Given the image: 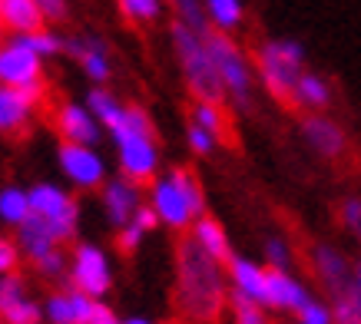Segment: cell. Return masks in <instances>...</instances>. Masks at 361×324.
Returning <instances> with one entry per match:
<instances>
[{
    "label": "cell",
    "mask_w": 361,
    "mask_h": 324,
    "mask_svg": "<svg viewBox=\"0 0 361 324\" xmlns=\"http://www.w3.org/2000/svg\"><path fill=\"white\" fill-rule=\"evenodd\" d=\"M176 311L186 321L212 324L219 321L229 301L226 292V265L209 255L196 238L189 235L176 245Z\"/></svg>",
    "instance_id": "6da1fadb"
},
{
    "label": "cell",
    "mask_w": 361,
    "mask_h": 324,
    "mask_svg": "<svg viewBox=\"0 0 361 324\" xmlns=\"http://www.w3.org/2000/svg\"><path fill=\"white\" fill-rule=\"evenodd\" d=\"M149 206L156 208L159 222L176 232L196 225L206 216V195H202V182L199 175L186 166H176L169 175L156 179L149 189Z\"/></svg>",
    "instance_id": "7a4b0ae2"
},
{
    "label": "cell",
    "mask_w": 361,
    "mask_h": 324,
    "mask_svg": "<svg viewBox=\"0 0 361 324\" xmlns=\"http://www.w3.org/2000/svg\"><path fill=\"white\" fill-rule=\"evenodd\" d=\"M169 40H173L176 60H179V70H183V80H186L192 99L226 103V87H222V76H219V70H216V60L209 54L206 37L196 30H189L186 23L173 20Z\"/></svg>",
    "instance_id": "3957f363"
},
{
    "label": "cell",
    "mask_w": 361,
    "mask_h": 324,
    "mask_svg": "<svg viewBox=\"0 0 361 324\" xmlns=\"http://www.w3.org/2000/svg\"><path fill=\"white\" fill-rule=\"evenodd\" d=\"M255 70L275 103L295 106L298 76L305 73V46L298 40H265L255 54Z\"/></svg>",
    "instance_id": "277c9868"
},
{
    "label": "cell",
    "mask_w": 361,
    "mask_h": 324,
    "mask_svg": "<svg viewBox=\"0 0 361 324\" xmlns=\"http://www.w3.org/2000/svg\"><path fill=\"white\" fill-rule=\"evenodd\" d=\"M206 44H209L212 60H216V70H219V76H222L226 96L232 99V106L245 113V109L252 106V80H255L245 50L232 40V33H222V30L209 33Z\"/></svg>",
    "instance_id": "5b68a950"
},
{
    "label": "cell",
    "mask_w": 361,
    "mask_h": 324,
    "mask_svg": "<svg viewBox=\"0 0 361 324\" xmlns=\"http://www.w3.org/2000/svg\"><path fill=\"white\" fill-rule=\"evenodd\" d=\"M17 245H20V255H27V261L44 278H60L63 275L66 258L60 251L63 242L54 235V228L47 225L40 216H30L23 225H17Z\"/></svg>",
    "instance_id": "8992f818"
},
{
    "label": "cell",
    "mask_w": 361,
    "mask_h": 324,
    "mask_svg": "<svg viewBox=\"0 0 361 324\" xmlns=\"http://www.w3.org/2000/svg\"><path fill=\"white\" fill-rule=\"evenodd\" d=\"M30 212L40 216L47 225L54 228V235L60 242H70L77 235V199L70 192H63L60 185H50V182H40L30 189Z\"/></svg>",
    "instance_id": "52a82bcc"
},
{
    "label": "cell",
    "mask_w": 361,
    "mask_h": 324,
    "mask_svg": "<svg viewBox=\"0 0 361 324\" xmlns=\"http://www.w3.org/2000/svg\"><path fill=\"white\" fill-rule=\"evenodd\" d=\"M44 80V56L33 54L20 37H11L0 44V87L23 89Z\"/></svg>",
    "instance_id": "ba28073f"
},
{
    "label": "cell",
    "mask_w": 361,
    "mask_h": 324,
    "mask_svg": "<svg viewBox=\"0 0 361 324\" xmlns=\"http://www.w3.org/2000/svg\"><path fill=\"white\" fill-rule=\"evenodd\" d=\"M113 275H110V261L103 255V249L97 245H77L73 261H70V288L90 294L93 301H99L103 294L110 292Z\"/></svg>",
    "instance_id": "9c48e42d"
},
{
    "label": "cell",
    "mask_w": 361,
    "mask_h": 324,
    "mask_svg": "<svg viewBox=\"0 0 361 324\" xmlns=\"http://www.w3.org/2000/svg\"><path fill=\"white\" fill-rule=\"evenodd\" d=\"M56 159H60L63 175L77 185V189H99V185H106V166H103V156L93 152V146L60 142Z\"/></svg>",
    "instance_id": "30bf717a"
},
{
    "label": "cell",
    "mask_w": 361,
    "mask_h": 324,
    "mask_svg": "<svg viewBox=\"0 0 361 324\" xmlns=\"http://www.w3.org/2000/svg\"><path fill=\"white\" fill-rule=\"evenodd\" d=\"M302 136L322 159H341L348 152V132L341 130L338 123L325 113H305L302 119Z\"/></svg>",
    "instance_id": "8fae6325"
},
{
    "label": "cell",
    "mask_w": 361,
    "mask_h": 324,
    "mask_svg": "<svg viewBox=\"0 0 361 324\" xmlns=\"http://www.w3.org/2000/svg\"><path fill=\"white\" fill-rule=\"evenodd\" d=\"M120 149V169L126 179L140 185L156 182V169H159V149H156V136H136L116 146Z\"/></svg>",
    "instance_id": "7c38bea8"
},
{
    "label": "cell",
    "mask_w": 361,
    "mask_h": 324,
    "mask_svg": "<svg viewBox=\"0 0 361 324\" xmlns=\"http://www.w3.org/2000/svg\"><path fill=\"white\" fill-rule=\"evenodd\" d=\"M54 126L63 142L93 146L99 139V119L90 113V106H80V103H70V99L54 109Z\"/></svg>",
    "instance_id": "4fadbf2b"
},
{
    "label": "cell",
    "mask_w": 361,
    "mask_h": 324,
    "mask_svg": "<svg viewBox=\"0 0 361 324\" xmlns=\"http://www.w3.org/2000/svg\"><path fill=\"white\" fill-rule=\"evenodd\" d=\"M312 268H315L318 281L329 288V294H338L355 285V265L331 245H315L312 249Z\"/></svg>",
    "instance_id": "5bb4252c"
},
{
    "label": "cell",
    "mask_w": 361,
    "mask_h": 324,
    "mask_svg": "<svg viewBox=\"0 0 361 324\" xmlns=\"http://www.w3.org/2000/svg\"><path fill=\"white\" fill-rule=\"evenodd\" d=\"M140 182H133L126 175L120 179H110L103 185V208H106V218H110L116 228L130 225L133 216L140 212Z\"/></svg>",
    "instance_id": "9a60e30c"
},
{
    "label": "cell",
    "mask_w": 361,
    "mask_h": 324,
    "mask_svg": "<svg viewBox=\"0 0 361 324\" xmlns=\"http://www.w3.org/2000/svg\"><path fill=\"white\" fill-rule=\"evenodd\" d=\"M93 308H97V301L90 294L77 292V288H63V292H54L47 298L44 314L50 324H90Z\"/></svg>",
    "instance_id": "2e32d148"
},
{
    "label": "cell",
    "mask_w": 361,
    "mask_h": 324,
    "mask_svg": "<svg viewBox=\"0 0 361 324\" xmlns=\"http://www.w3.org/2000/svg\"><path fill=\"white\" fill-rule=\"evenodd\" d=\"M226 275L232 281V292L245 294L252 301H259L269 308V268L255 265V261L242 258V255H232L226 261Z\"/></svg>",
    "instance_id": "e0dca14e"
},
{
    "label": "cell",
    "mask_w": 361,
    "mask_h": 324,
    "mask_svg": "<svg viewBox=\"0 0 361 324\" xmlns=\"http://www.w3.org/2000/svg\"><path fill=\"white\" fill-rule=\"evenodd\" d=\"M66 54L77 56L80 66H83V73L103 87L106 80H110V54H106V44L99 40V37H70L66 40Z\"/></svg>",
    "instance_id": "ac0fdd59"
},
{
    "label": "cell",
    "mask_w": 361,
    "mask_h": 324,
    "mask_svg": "<svg viewBox=\"0 0 361 324\" xmlns=\"http://www.w3.org/2000/svg\"><path fill=\"white\" fill-rule=\"evenodd\" d=\"M33 109L37 106L27 99L23 89L0 87V136H23L30 126Z\"/></svg>",
    "instance_id": "d6986e66"
},
{
    "label": "cell",
    "mask_w": 361,
    "mask_h": 324,
    "mask_svg": "<svg viewBox=\"0 0 361 324\" xmlns=\"http://www.w3.org/2000/svg\"><path fill=\"white\" fill-rule=\"evenodd\" d=\"M308 298H312L308 288L292 275V271L269 268V308H279V311H298Z\"/></svg>",
    "instance_id": "ffe728a7"
},
{
    "label": "cell",
    "mask_w": 361,
    "mask_h": 324,
    "mask_svg": "<svg viewBox=\"0 0 361 324\" xmlns=\"http://www.w3.org/2000/svg\"><path fill=\"white\" fill-rule=\"evenodd\" d=\"M0 20L4 27L17 33H37L47 27V13L40 11L37 0H0Z\"/></svg>",
    "instance_id": "44dd1931"
},
{
    "label": "cell",
    "mask_w": 361,
    "mask_h": 324,
    "mask_svg": "<svg viewBox=\"0 0 361 324\" xmlns=\"http://www.w3.org/2000/svg\"><path fill=\"white\" fill-rule=\"evenodd\" d=\"M103 130L110 132L116 146L126 142V139H136V136H156L149 113H146L142 106H133V103H123V109L106 123V126H103Z\"/></svg>",
    "instance_id": "7402d4cb"
},
{
    "label": "cell",
    "mask_w": 361,
    "mask_h": 324,
    "mask_svg": "<svg viewBox=\"0 0 361 324\" xmlns=\"http://www.w3.org/2000/svg\"><path fill=\"white\" fill-rule=\"evenodd\" d=\"M189 116H192V123H196V126H202V130L212 132L219 142H226V146H232V142H235L232 119H229V113H226V106H222V103H202V99H196V103H192V109H189Z\"/></svg>",
    "instance_id": "603a6c76"
},
{
    "label": "cell",
    "mask_w": 361,
    "mask_h": 324,
    "mask_svg": "<svg viewBox=\"0 0 361 324\" xmlns=\"http://www.w3.org/2000/svg\"><path fill=\"white\" fill-rule=\"evenodd\" d=\"M295 106L308 109V113H325L331 106V83L322 73H305L298 76V87H295Z\"/></svg>",
    "instance_id": "cb8c5ba5"
},
{
    "label": "cell",
    "mask_w": 361,
    "mask_h": 324,
    "mask_svg": "<svg viewBox=\"0 0 361 324\" xmlns=\"http://www.w3.org/2000/svg\"><path fill=\"white\" fill-rule=\"evenodd\" d=\"M192 238H196L199 245H202V249H206L216 261H222V265H226V261L232 258L229 235H226V228H222L219 222H216V218H209V216L199 218L196 225H192Z\"/></svg>",
    "instance_id": "d4e9b609"
},
{
    "label": "cell",
    "mask_w": 361,
    "mask_h": 324,
    "mask_svg": "<svg viewBox=\"0 0 361 324\" xmlns=\"http://www.w3.org/2000/svg\"><path fill=\"white\" fill-rule=\"evenodd\" d=\"M202 4H206V13H209L212 30L232 33V30H239L242 27V17H245L242 0H202Z\"/></svg>",
    "instance_id": "484cf974"
},
{
    "label": "cell",
    "mask_w": 361,
    "mask_h": 324,
    "mask_svg": "<svg viewBox=\"0 0 361 324\" xmlns=\"http://www.w3.org/2000/svg\"><path fill=\"white\" fill-rule=\"evenodd\" d=\"M30 192H23L17 185H7V189H0V218L7 222V225H23L27 218H30Z\"/></svg>",
    "instance_id": "4316f807"
},
{
    "label": "cell",
    "mask_w": 361,
    "mask_h": 324,
    "mask_svg": "<svg viewBox=\"0 0 361 324\" xmlns=\"http://www.w3.org/2000/svg\"><path fill=\"white\" fill-rule=\"evenodd\" d=\"M331 314H335V324H361V292L355 285L331 294Z\"/></svg>",
    "instance_id": "83f0119b"
},
{
    "label": "cell",
    "mask_w": 361,
    "mask_h": 324,
    "mask_svg": "<svg viewBox=\"0 0 361 324\" xmlns=\"http://www.w3.org/2000/svg\"><path fill=\"white\" fill-rule=\"evenodd\" d=\"M229 304H232V324H272V318L265 314V304L252 301L239 292H229Z\"/></svg>",
    "instance_id": "f1b7e54d"
},
{
    "label": "cell",
    "mask_w": 361,
    "mask_h": 324,
    "mask_svg": "<svg viewBox=\"0 0 361 324\" xmlns=\"http://www.w3.org/2000/svg\"><path fill=\"white\" fill-rule=\"evenodd\" d=\"M116 4L130 23H156L166 7V0H116Z\"/></svg>",
    "instance_id": "f546056e"
},
{
    "label": "cell",
    "mask_w": 361,
    "mask_h": 324,
    "mask_svg": "<svg viewBox=\"0 0 361 324\" xmlns=\"http://www.w3.org/2000/svg\"><path fill=\"white\" fill-rule=\"evenodd\" d=\"M0 321L4 324H44V308L33 298H20V301L0 308Z\"/></svg>",
    "instance_id": "4dcf8cb0"
},
{
    "label": "cell",
    "mask_w": 361,
    "mask_h": 324,
    "mask_svg": "<svg viewBox=\"0 0 361 324\" xmlns=\"http://www.w3.org/2000/svg\"><path fill=\"white\" fill-rule=\"evenodd\" d=\"M23 44L30 46L33 54H40L44 60H50V56H56V54H63L66 50V40L60 37V33H54V30H37V33H17Z\"/></svg>",
    "instance_id": "1f68e13d"
},
{
    "label": "cell",
    "mask_w": 361,
    "mask_h": 324,
    "mask_svg": "<svg viewBox=\"0 0 361 324\" xmlns=\"http://www.w3.org/2000/svg\"><path fill=\"white\" fill-rule=\"evenodd\" d=\"M298 324H335V314H331V304L318 301V298H308L302 308H298Z\"/></svg>",
    "instance_id": "d6a6232c"
},
{
    "label": "cell",
    "mask_w": 361,
    "mask_h": 324,
    "mask_svg": "<svg viewBox=\"0 0 361 324\" xmlns=\"http://www.w3.org/2000/svg\"><path fill=\"white\" fill-rule=\"evenodd\" d=\"M20 298H27V281L17 271L13 275H0V308L20 301Z\"/></svg>",
    "instance_id": "836d02e7"
},
{
    "label": "cell",
    "mask_w": 361,
    "mask_h": 324,
    "mask_svg": "<svg viewBox=\"0 0 361 324\" xmlns=\"http://www.w3.org/2000/svg\"><path fill=\"white\" fill-rule=\"evenodd\" d=\"M338 216H341V225L351 232V238H358V242H361V199H358V195H351V199H345V202H341Z\"/></svg>",
    "instance_id": "e575fe53"
},
{
    "label": "cell",
    "mask_w": 361,
    "mask_h": 324,
    "mask_svg": "<svg viewBox=\"0 0 361 324\" xmlns=\"http://www.w3.org/2000/svg\"><path fill=\"white\" fill-rule=\"evenodd\" d=\"M265 258H269V268H279V271L292 268V251H288V245L282 238H269L265 242Z\"/></svg>",
    "instance_id": "d590c367"
},
{
    "label": "cell",
    "mask_w": 361,
    "mask_h": 324,
    "mask_svg": "<svg viewBox=\"0 0 361 324\" xmlns=\"http://www.w3.org/2000/svg\"><path fill=\"white\" fill-rule=\"evenodd\" d=\"M186 139H189V149L196 152V156H209V152H212V149H216V146H219V139H216V136H212V132H209V130H202V126H196V123L189 126Z\"/></svg>",
    "instance_id": "8d00e7d4"
},
{
    "label": "cell",
    "mask_w": 361,
    "mask_h": 324,
    "mask_svg": "<svg viewBox=\"0 0 361 324\" xmlns=\"http://www.w3.org/2000/svg\"><path fill=\"white\" fill-rule=\"evenodd\" d=\"M142 232L136 222H130V225H123V228H116V249L123 251V255H133V251L140 249V242H142Z\"/></svg>",
    "instance_id": "74e56055"
},
{
    "label": "cell",
    "mask_w": 361,
    "mask_h": 324,
    "mask_svg": "<svg viewBox=\"0 0 361 324\" xmlns=\"http://www.w3.org/2000/svg\"><path fill=\"white\" fill-rule=\"evenodd\" d=\"M20 265V245L0 235V275H13Z\"/></svg>",
    "instance_id": "f35d334b"
},
{
    "label": "cell",
    "mask_w": 361,
    "mask_h": 324,
    "mask_svg": "<svg viewBox=\"0 0 361 324\" xmlns=\"http://www.w3.org/2000/svg\"><path fill=\"white\" fill-rule=\"evenodd\" d=\"M40 4V11L47 13V20L50 23H60V20H66V0H37Z\"/></svg>",
    "instance_id": "ab89813d"
},
{
    "label": "cell",
    "mask_w": 361,
    "mask_h": 324,
    "mask_svg": "<svg viewBox=\"0 0 361 324\" xmlns=\"http://www.w3.org/2000/svg\"><path fill=\"white\" fill-rule=\"evenodd\" d=\"M133 222L142 228V232H153L156 225H159V216H156V208L153 206H140V212L133 216Z\"/></svg>",
    "instance_id": "60d3db41"
},
{
    "label": "cell",
    "mask_w": 361,
    "mask_h": 324,
    "mask_svg": "<svg viewBox=\"0 0 361 324\" xmlns=\"http://www.w3.org/2000/svg\"><path fill=\"white\" fill-rule=\"evenodd\" d=\"M90 324H123V321L116 318V311H113L110 304L97 301V308H93V321H90Z\"/></svg>",
    "instance_id": "b9f144b4"
},
{
    "label": "cell",
    "mask_w": 361,
    "mask_h": 324,
    "mask_svg": "<svg viewBox=\"0 0 361 324\" xmlns=\"http://www.w3.org/2000/svg\"><path fill=\"white\" fill-rule=\"evenodd\" d=\"M355 288H358V292H361V258L355 261Z\"/></svg>",
    "instance_id": "7bdbcfd3"
},
{
    "label": "cell",
    "mask_w": 361,
    "mask_h": 324,
    "mask_svg": "<svg viewBox=\"0 0 361 324\" xmlns=\"http://www.w3.org/2000/svg\"><path fill=\"white\" fill-rule=\"evenodd\" d=\"M123 324H153V321H146V318H126Z\"/></svg>",
    "instance_id": "ee69618b"
},
{
    "label": "cell",
    "mask_w": 361,
    "mask_h": 324,
    "mask_svg": "<svg viewBox=\"0 0 361 324\" xmlns=\"http://www.w3.org/2000/svg\"><path fill=\"white\" fill-rule=\"evenodd\" d=\"M4 33H7V27H4V20H0V44H4Z\"/></svg>",
    "instance_id": "f6af8a7d"
},
{
    "label": "cell",
    "mask_w": 361,
    "mask_h": 324,
    "mask_svg": "<svg viewBox=\"0 0 361 324\" xmlns=\"http://www.w3.org/2000/svg\"><path fill=\"white\" fill-rule=\"evenodd\" d=\"M0 324H4V321H0Z\"/></svg>",
    "instance_id": "bcb514c9"
}]
</instances>
